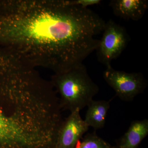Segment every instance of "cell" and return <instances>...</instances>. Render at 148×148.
<instances>
[{
	"instance_id": "6da1fadb",
	"label": "cell",
	"mask_w": 148,
	"mask_h": 148,
	"mask_svg": "<svg viewBox=\"0 0 148 148\" xmlns=\"http://www.w3.org/2000/svg\"><path fill=\"white\" fill-rule=\"evenodd\" d=\"M106 21L73 0H0V48L54 74L83 64Z\"/></svg>"
},
{
	"instance_id": "7a4b0ae2",
	"label": "cell",
	"mask_w": 148,
	"mask_h": 148,
	"mask_svg": "<svg viewBox=\"0 0 148 148\" xmlns=\"http://www.w3.org/2000/svg\"><path fill=\"white\" fill-rule=\"evenodd\" d=\"M51 82L59 97L61 110L81 111L89 105L99 92L98 85L80 64L67 71L53 74Z\"/></svg>"
},
{
	"instance_id": "3957f363",
	"label": "cell",
	"mask_w": 148,
	"mask_h": 148,
	"mask_svg": "<svg viewBox=\"0 0 148 148\" xmlns=\"http://www.w3.org/2000/svg\"><path fill=\"white\" fill-rule=\"evenodd\" d=\"M103 32L95 51L98 61L107 67L123 52L130 38L126 29L112 19L106 22Z\"/></svg>"
},
{
	"instance_id": "277c9868",
	"label": "cell",
	"mask_w": 148,
	"mask_h": 148,
	"mask_svg": "<svg viewBox=\"0 0 148 148\" xmlns=\"http://www.w3.org/2000/svg\"><path fill=\"white\" fill-rule=\"evenodd\" d=\"M103 78L122 101H132L137 95L143 93L147 87L148 81L141 73H127L106 67Z\"/></svg>"
},
{
	"instance_id": "5b68a950",
	"label": "cell",
	"mask_w": 148,
	"mask_h": 148,
	"mask_svg": "<svg viewBox=\"0 0 148 148\" xmlns=\"http://www.w3.org/2000/svg\"><path fill=\"white\" fill-rule=\"evenodd\" d=\"M26 131V120L18 105L6 110L0 105V148H19Z\"/></svg>"
},
{
	"instance_id": "8992f818",
	"label": "cell",
	"mask_w": 148,
	"mask_h": 148,
	"mask_svg": "<svg viewBox=\"0 0 148 148\" xmlns=\"http://www.w3.org/2000/svg\"><path fill=\"white\" fill-rule=\"evenodd\" d=\"M80 111L71 112L64 120L58 130L55 148H75L88 130L89 127L82 119Z\"/></svg>"
},
{
	"instance_id": "52a82bcc",
	"label": "cell",
	"mask_w": 148,
	"mask_h": 148,
	"mask_svg": "<svg viewBox=\"0 0 148 148\" xmlns=\"http://www.w3.org/2000/svg\"><path fill=\"white\" fill-rule=\"evenodd\" d=\"M116 16L126 20L138 21L148 8L147 0H111L109 4Z\"/></svg>"
},
{
	"instance_id": "ba28073f",
	"label": "cell",
	"mask_w": 148,
	"mask_h": 148,
	"mask_svg": "<svg viewBox=\"0 0 148 148\" xmlns=\"http://www.w3.org/2000/svg\"><path fill=\"white\" fill-rule=\"evenodd\" d=\"M148 135V120L132 122L126 132L118 140L115 148H138Z\"/></svg>"
},
{
	"instance_id": "9c48e42d",
	"label": "cell",
	"mask_w": 148,
	"mask_h": 148,
	"mask_svg": "<svg viewBox=\"0 0 148 148\" xmlns=\"http://www.w3.org/2000/svg\"><path fill=\"white\" fill-rule=\"evenodd\" d=\"M111 101L93 100L89 103L84 120L88 127L96 130L105 126Z\"/></svg>"
},
{
	"instance_id": "30bf717a",
	"label": "cell",
	"mask_w": 148,
	"mask_h": 148,
	"mask_svg": "<svg viewBox=\"0 0 148 148\" xmlns=\"http://www.w3.org/2000/svg\"><path fill=\"white\" fill-rule=\"evenodd\" d=\"M75 148H115L99 137L95 132L88 133L82 138Z\"/></svg>"
}]
</instances>
